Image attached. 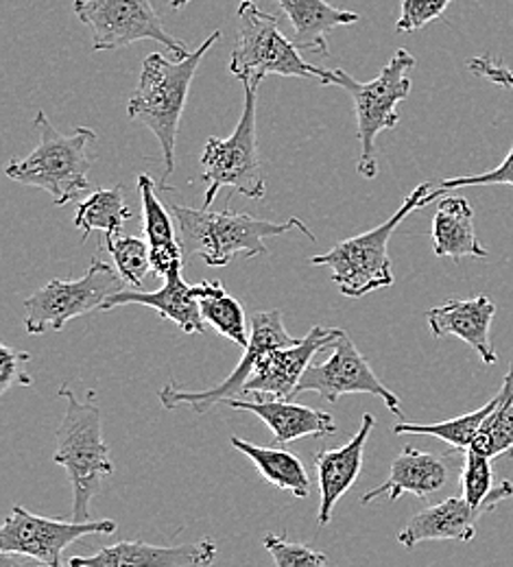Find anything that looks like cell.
<instances>
[{
	"instance_id": "6da1fadb",
	"label": "cell",
	"mask_w": 513,
	"mask_h": 567,
	"mask_svg": "<svg viewBox=\"0 0 513 567\" xmlns=\"http://www.w3.org/2000/svg\"><path fill=\"white\" fill-rule=\"evenodd\" d=\"M219 38L220 31H215L202 42L197 51L182 60H166L162 53H151L143 62L138 85L127 103V116L147 127L162 146L164 175L157 184V190H171L166 182L175 171V141L188 101L191 83L206 53L215 47Z\"/></svg>"
},
{
	"instance_id": "7a4b0ae2",
	"label": "cell",
	"mask_w": 513,
	"mask_h": 567,
	"mask_svg": "<svg viewBox=\"0 0 513 567\" xmlns=\"http://www.w3.org/2000/svg\"><path fill=\"white\" fill-rule=\"evenodd\" d=\"M168 210L179 225V243L184 254L202 256L208 267H225L236 256H265L269 254L265 238H276L294 229L315 240L308 225L297 216L283 223H271L247 213H213L211 208L195 210L179 204H171Z\"/></svg>"
},
{
	"instance_id": "3957f363",
	"label": "cell",
	"mask_w": 513,
	"mask_h": 567,
	"mask_svg": "<svg viewBox=\"0 0 513 567\" xmlns=\"http://www.w3.org/2000/svg\"><path fill=\"white\" fill-rule=\"evenodd\" d=\"M60 398L69 402L64 420L55 430L58 452L53 463L64 467L73 487V519L88 522L90 502L99 496L101 483L105 476L114 472V463L110 458V447L103 439L101 411L96 406V395L90 391L85 402L74 398L71 386L60 389Z\"/></svg>"
},
{
	"instance_id": "277c9868",
	"label": "cell",
	"mask_w": 513,
	"mask_h": 567,
	"mask_svg": "<svg viewBox=\"0 0 513 567\" xmlns=\"http://www.w3.org/2000/svg\"><path fill=\"white\" fill-rule=\"evenodd\" d=\"M33 127L40 136L38 146L27 157L9 159L4 175L16 184L49 193L55 206L76 202L88 190V144L96 141V134L76 127L71 136H64L44 112L35 114Z\"/></svg>"
},
{
	"instance_id": "5b68a950",
	"label": "cell",
	"mask_w": 513,
	"mask_h": 567,
	"mask_svg": "<svg viewBox=\"0 0 513 567\" xmlns=\"http://www.w3.org/2000/svg\"><path fill=\"white\" fill-rule=\"evenodd\" d=\"M415 66V58L400 49L393 58L382 66L376 79L361 83L348 72L324 71L319 74L321 85H337L346 90L355 103L357 127H359V142H361V157H359V175L366 179H373L378 175V157H376V138L382 132L396 130L400 123L398 105L411 92L409 71Z\"/></svg>"
},
{
	"instance_id": "8992f818",
	"label": "cell",
	"mask_w": 513,
	"mask_h": 567,
	"mask_svg": "<svg viewBox=\"0 0 513 567\" xmlns=\"http://www.w3.org/2000/svg\"><path fill=\"white\" fill-rule=\"evenodd\" d=\"M433 190V184H420L396 210L391 218L380 223L378 227L369 229L361 236L346 238L337 243L330 251L312 256L310 265L326 267L332 274V282L339 286L341 295L359 299L367 292H373L378 288H387L393 280L391 274V258H389V240L396 227L420 208L431 206L429 195Z\"/></svg>"
},
{
	"instance_id": "52a82bcc",
	"label": "cell",
	"mask_w": 513,
	"mask_h": 567,
	"mask_svg": "<svg viewBox=\"0 0 513 567\" xmlns=\"http://www.w3.org/2000/svg\"><path fill=\"white\" fill-rule=\"evenodd\" d=\"M258 87L260 85L256 83H243V114L232 136L208 138L206 142L202 153V182L206 184L204 208L213 206L223 188H232L254 202H263L267 195L256 132Z\"/></svg>"
},
{
	"instance_id": "ba28073f",
	"label": "cell",
	"mask_w": 513,
	"mask_h": 567,
	"mask_svg": "<svg viewBox=\"0 0 513 567\" xmlns=\"http://www.w3.org/2000/svg\"><path fill=\"white\" fill-rule=\"evenodd\" d=\"M297 51L274 13H265L254 0L240 2L236 44L229 55V72L240 83L260 85L269 74L319 79L321 69L304 62Z\"/></svg>"
},
{
	"instance_id": "9c48e42d",
	"label": "cell",
	"mask_w": 513,
	"mask_h": 567,
	"mask_svg": "<svg viewBox=\"0 0 513 567\" xmlns=\"http://www.w3.org/2000/svg\"><path fill=\"white\" fill-rule=\"evenodd\" d=\"M123 278L107 262L92 258L83 278L73 282L51 280L24 299V328L38 337L58 332L76 317L101 310L107 297L123 290Z\"/></svg>"
},
{
	"instance_id": "30bf717a",
	"label": "cell",
	"mask_w": 513,
	"mask_h": 567,
	"mask_svg": "<svg viewBox=\"0 0 513 567\" xmlns=\"http://www.w3.org/2000/svg\"><path fill=\"white\" fill-rule=\"evenodd\" d=\"M74 16L90 27L94 51H116L141 40H153L177 60L193 51L171 35L151 0H74Z\"/></svg>"
},
{
	"instance_id": "8fae6325",
	"label": "cell",
	"mask_w": 513,
	"mask_h": 567,
	"mask_svg": "<svg viewBox=\"0 0 513 567\" xmlns=\"http://www.w3.org/2000/svg\"><path fill=\"white\" fill-rule=\"evenodd\" d=\"M112 533H116V522L112 519L64 522L13 506L0 528V555L22 557L38 566L60 567L64 564L62 553L81 537Z\"/></svg>"
},
{
	"instance_id": "7c38bea8",
	"label": "cell",
	"mask_w": 513,
	"mask_h": 567,
	"mask_svg": "<svg viewBox=\"0 0 513 567\" xmlns=\"http://www.w3.org/2000/svg\"><path fill=\"white\" fill-rule=\"evenodd\" d=\"M295 341L297 339H294L285 328L283 310H278V308L258 310L252 317V332H249V343L245 348V354L236 364V369L232 371V375H227L220 384L213 389H206V391H184L177 384H166L157 393V400L166 411H175L179 406H191L195 413H206L213 406L223 404L227 400L243 398L245 384L254 375L260 358L271 350L294 346Z\"/></svg>"
},
{
	"instance_id": "4fadbf2b",
	"label": "cell",
	"mask_w": 513,
	"mask_h": 567,
	"mask_svg": "<svg viewBox=\"0 0 513 567\" xmlns=\"http://www.w3.org/2000/svg\"><path fill=\"white\" fill-rule=\"evenodd\" d=\"M308 391H315L330 404H335L341 395L352 393L376 395L393 415H402L398 395L378 380L366 355L359 352V348L346 332L332 343V352L324 362L310 364L304 371L295 389V398Z\"/></svg>"
},
{
	"instance_id": "5bb4252c",
	"label": "cell",
	"mask_w": 513,
	"mask_h": 567,
	"mask_svg": "<svg viewBox=\"0 0 513 567\" xmlns=\"http://www.w3.org/2000/svg\"><path fill=\"white\" fill-rule=\"evenodd\" d=\"M343 334L337 328L315 326L304 339H297L294 346L271 350L260 358L254 375L245 384V393L269 395L278 400H294L295 389L310 367V360Z\"/></svg>"
},
{
	"instance_id": "9a60e30c",
	"label": "cell",
	"mask_w": 513,
	"mask_h": 567,
	"mask_svg": "<svg viewBox=\"0 0 513 567\" xmlns=\"http://www.w3.org/2000/svg\"><path fill=\"white\" fill-rule=\"evenodd\" d=\"M202 282L186 284L182 278V262L175 265L166 278L164 286L157 290L141 288H123L105 299L101 312L114 310L119 306H147L155 310L162 319L175 323L186 334H204L206 321L202 315Z\"/></svg>"
},
{
	"instance_id": "2e32d148",
	"label": "cell",
	"mask_w": 513,
	"mask_h": 567,
	"mask_svg": "<svg viewBox=\"0 0 513 567\" xmlns=\"http://www.w3.org/2000/svg\"><path fill=\"white\" fill-rule=\"evenodd\" d=\"M215 539L179 546H151L145 542H119L96 550L92 557H73L76 567H204L217 561Z\"/></svg>"
},
{
	"instance_id": "e0dca14e",
	"label": "cell",
	"mask_w": 513,
	"mask_h": 567,
	"mask_svg": "<svg viewBox=\"0 0 513 567\" xmlns=\"http://www.w3.org/2000/svg\"><path fill=\"white\" fill-rule=\"evenodd\" d=\"M494 506H474L463 496L445 497L418 515H413L407 526L398 533V542L413 550L424 542H472L476 537V524L483 515L492 513Z\"/></svg>"
},
{
	"instance_id": "ac0fdd59",
	"label": "cell",
	"mask_w": 513,
	"mask_h": 567,
	"mask_svg": "<svg viewBox=\"0 0 513 567\" xmlns=\"http://www.w3.org/2000/svg\"><path fill=\"white\" fill-rule=\"evenodd\" d=\"M376 425V417L366 413L357 434L337 450H321L315 456V465L319 472V492L321 504L317 513L319 526H326L332 519L335 506L346 496L359 481L366 463L367 439Z\"/></svg>"
},
{
	"instance_id": "d6986e66",
	"label": "cell",
	"mask_w": 513,
	"mask_h": 567,
	"mask_svg": "<svg viewBox=\"0 0 513 567\" xmlns=\"http://www.w3.org/2000/svg\"><path fill=\"white\" fill-rule=\"evenodd\" d=\"M496 315V303L485 297H472V299H450L441 306H435L427 312L429 328L435 339L441 337H456L463 343H468L476 354L483 358L485 364H496L499 354L492 348L490 328Z\"/></svg>"
},
{
	"instance_id": "ffe728a7",
	"label": "cell",
	"mask_w": 513,
	"mask_h": 567,
	"mask_svg": "<svg viewBox=\"0 0 513 567\" xmlns=\"http://www.w3.org/2000/svg\"><path fill=\"white\" fill-rule=\"evenodd\" d=\"M223 404L236 411L254 413L258 420H263L274 434V445H289L304 436H328L337 432V422L330 413L297 404L294 400H265L263 395H256L254 402L234 398Z\"/></svg>"
},
{
	"instance_id": "44dd1931",
	"label": "cell",
	"mask_w": 513,
	"mask_h": 567,
	"mask_svg": "<svg viewBox=\"0 0 513 567\" xmlns=\"http://www.w3.org/2000/svg\"><path fill=\"white\" fill-rule=\"evenodd\" d=\"M448 478H450V472L441 456L420 452V450L407 445L393 458L389 478L382 485H378L376 489L367 492L366 496L361 497V504H369L378 497L396 502L404 494H413L420 499H427V497L441 492L448 485Z\"/></svg>"
},
{
	"instance_id": "7402d4cb",
	"label": "cell",
	"mask_w": 513,
	"mask_h": 567,
	"mask_svg": "<svg viewBox=\"0 0 513 567\" xmlns=\"http://www.w3.org/2000/svg\"><path fill=\"white\" fill-rule=\"evenodd\" d=\"M294 27V42L299 51L328 55V33L337 27L361 22L357 11L335 7L326 0H276Z\"/></svg>"
},
{
	"instance_id": "603a6c76",
	"label": "cell",
	"mask_w": 513,
	"mask_h": 567,
	"mask_svg": "<svg viewBox=\"0 0 513 567\" xmlns=\"http://www.w3.org/2000/svg\"><path fill=\"white\" fill-rule=\"evenodd\" d=\"M433 249L438 258H488L474 229V210L465 197H443L433 216Z\"/></svg>"
},
{
	"instance_id": "cb8c5ba5",
	"label": "cell",
	"mask_w": 513,
	"mask_h": 567,
	"mask_svg": "<svg viewBox=\"0 0 513 567\" xmlns=\"http://www.w3.org/2000/svg\"><path fill=\"white\" fill-rule=\"evenodd\" d=\"M138 193L143 199V214H145V236L151 247V274L166 278V274L182 262L184 249L179 238H175L173 229V214L166 210L157 197V184L148 177L147 173L138 175Z\"/></svg>"
},
{
	"instance_id": "d4e9b609",
	"label": "cell",
	"mask_w": 513,
	"mask_h": 567,
	"mask_svg": "<svg viewBox=\"0 0 513 567\" xmlns=\"http://www.w3.org/2000/svg\"><path fill=\"white\" fill-rule=\"evenodd\" d=\"M229 443L234 450H238L254 463V467L258 470V474L265 483L274 485L276 489L291 492L295 497H308L310 494L308 472L294 452H289L285 447L256 445L240 436H232Z\"/></svg>"
},
{
	"instance_id": "484cf974",
	"label": "cell",
	"mask_w": 513,
	"mask_h": 567,
	"mask_svg": "<svg viewBox=\"0 0 513 567\" xmlns=\"http://www.w3.org/2000/svg\"><path fill=\"white\" fill-rule=\"evenodd\" d=\"M132 218V210L125 202L123 186L114 188H99L92 195H88L74 214L73 225L81 229L88 238L90 231L101 229L105 238H114L123 231V225Z\"/></svg>"
},
{
	"instance_id": "4316f807",
	"label": "cell",
	"mask_w": 513,
	"mask_h": 567,
	"mask_svg": "<svg viewBox=\"0 0 513 567\" xmlns=\"http://www.w3.org/2000/svg\"><path fill=\"white\" fill-rule=\"evenodd\" d=\"M202 315L206 326L215 328L220 337L229 339L238 348H247L249 337H247V321H245V308L240 306L238 299L225 292L223 282L213 280V282H202Z\"/></svg>"
},
{
	"instance_id": "83f0119b",
	"label": "cell",
	"mask_w": 513,
	"mask_h": 567,
	"mask_svg": "<svg viewBox=\"0 0 513 567\" xmlns=\"http://www.w3.org/2000/svg\"><path fill=\"white\" fill-rule=\"evenodd\" d=\"M503 393L499 391L494 400H490L485 406L465 413L461 417L454 420H445L440 424H398L393 427V434H427V436H435L445 441L450 447L454 450H470L472 441L476 439V434L481 432V427L485 424V420L496 411V406L501 404Z\"/></svg>"
},
{
	"instance_id": "f1b7e54d",
	"label": "cell",
	"mask_w": 513,
	"mask_h": 567,
	"mask_svg": "<svg viewBox=\"0 0 513 567\" xmlns=\"http://www.w3.org/2000/svg\"><path fill=\"white\" fill-rule=\"evenodd\" d=\"M461 496L474 506H499L501 502L513 497L512 481H501L494 485V472H492V458L476 452L465 450V461L461 470Z\"/></svg>"
},
{
	"instance_id": "f546056e",
	"label": "cell",
	"mask_w": 513,
	"mask_h": 567,
	"mask_svg": "<svg viewBox=\"0 0 513 567\" xmlns=\"http://www.w3.org/2000/svg\"><path fill=\"white\" fill-rule=\"evenodd\" d=\"M501 404L485 420L481 432L472 441L470 450H476L490 458H499L513 450V358L510 373L501 386Z\"/></svg>"
},
{
	"instance_id": "4dcf8cb0",
	"label": "cell",
	"mask_w": 513,
	"mask_h": 567,
	"mask_svg": "<svg viewBox=\"0 0 513 567\" xmlns=\"http://www.w3.org/2000/svg\"><path fill=\"white\" fill-rule=\"evenodd\" d=\"M105 247L114 258L116 271L130 288H141L143 280L151 271V247L148 240L119 234L114 238H105Z\"/></svg>"
},
{
	"instance_id": "1f68e13d",
	"label": "cell",
	"mask_w": 513,
	"mask_h": 567,
	"mask_svg": "<svg viewBox=\"0 0 513 567\" xmlns=\"http://www.w3.org/2000/svg\"><path fill=\"white\" fill-rule=\"evenodd\" d=\"M263 546L278 567H321L330 564V559L324 553H319L310 546L297 544V542H289L287 537L276 535V533H267L263 537Z\"/></svg>"
},
{
	"instance_id": "d6a6232c",
	"label": "cell",
	"mask_w": 513,
	"mask_h": 567,
	"mask_svg": "<svg viewBox=\"0 0 513 567\" xmlns=\"http://www.w3.org/2000/svg\"><path fill=\"white\" fill-rule=\"evenodd\" d=\"M470 186H512L513 188V146L507 157L492 171L481 175H468V177H452L443 179L438 186H433V197L440 199L445 193L456 188H470Z\"/></svg>"
},
{
	"instance_id": "836d02e7",
	"label": "cell",
	"mask_w": 513,
	"mask_h": 567,
	"mask_svg": "<svg viewBox=\"0 0 513 567\" xmlns=\"http://www.w3.org/2000/svg\"><path fill=\"white\" fill-rule=\"evenodd\" d=\"M452 0H402L400 18L396 22L398 33H411L424 29L429 22L438 20L450 7Z\"/></svg>"
},
{
	"instance_id": "e575fe53",
	"label": "cell",
	"mask_w": 513,
	"mask_h": 567,
	"mask_svg": "<svg viewBox=\"0 0 513 567\" xmlns=\"http://www.w3.org/2000/svg\"><path fill=\"white\" fill-rule=\"evenodd\" d=\"M29 360H31L29 352L0 346V393H7L13 384H20V386L33 384V378L24 369Z\"/></svg>"
},
{
	"instance_id": "d590c367",
	"label": "cell",
	"mask_w": 513,
	"mask_h": 567,
	"mask_svg": "<svg viewBox=\"0 0 513 567\" xmlns=\"http://www.w3.org/2000/svg\"><path fill=\"white\" fill-rule=\"evenodd\" d=\"M468 69L472 74H476V76H481V79H485L494 85H503V87L513 90V71L507 69L501 60H494V58H488V55L472 58L468 62Z\"/></svg>"
},
{
	"instance_id": "8d00e7d4",
	"label": "cell",
	"mask_w": 513,
	"mask_h": 567,
	"mask_svg": "<svg viewBox=\"0 0 513 567\" xmlns=\"http://www.w3.org/2000/svg\"><path fill=\"white\" fill-rule=\"evenodd\" d=\"M193 0H171V9H184L186 4H191Z\"/></svg>"
}]
</instances>
